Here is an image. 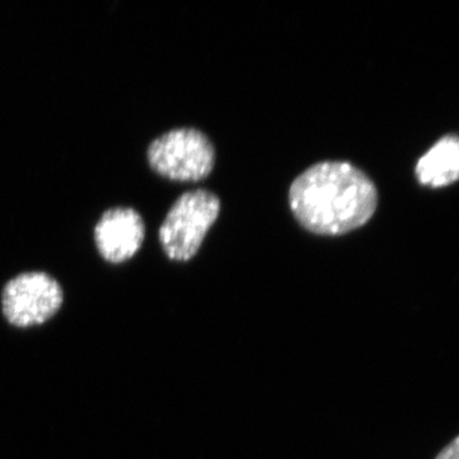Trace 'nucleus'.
<instances>
[{
    "label": "nucleus",
    "instance_id": "obj_6",
    "mask_svg": "<svg viewBox=\"0 0 459 459\" xmlns=\"http://www.w3.org/2000/svg\"><path fill=\"white\" fill-rule=\"evenodd\" d=\"M416 175L424 186H448L459 179V138L446 137L419 160Z\"/></svg>",
    "mask_w": 459,
    "mask_h": 459
},
{
    "label": "nucleus",
    "instance_id": "obj_5",
    "mask_svg": "<svg viewBox=\"0 0 459 459\" xmlns=\"http://www.w3.org/2000/svg\"><path fill=\"white\" fill-rule=\"evenodd\" d=\"M92 235L100 256L110 264H122L140 252L146 225L137 210L117 205L100 214Z\"/></svg>",
    "mask_w": 459,
    "mask_h": 459
},
{
    "label": "nucleus",
    "instance_id": "obj_3",
    "mask_svg": "<svg viewBox=\"0 0 459 459\" xmlns=\"http://www.w3.org/2000/svg\"><path fill=\"white\" fill-rule=\"evenodd\" d=\"M214 147L193 128L172 129L151 142L147 161L156 174L174 181H199L213 170Z\"/></svg>",
    "mask_w": 459,
    "mask_h": 459
},
{
    "label": "nucleus",
    "instance_id": "obj_1",
    "mask_svg": "<svg viewBox=\"0 0 459 459\" xmlns=\"http://www.w3.org/2000/svg\"><path fill=\"white\" fill-rule=\"evenodd\" d=\"M289 204L307 231L342 235L361 228L373 217L377 190L370 178L350 162L325 161L296 178Z\"/></svg>",
    "mask_w": 459,
    "mask_h": 459
},
{
    "label": "nucleus",
    "instance_id": "obj_7",
    "mask_svg": "<svg viewBox=\"0 0 459 459\" xmlns=\"http://www.w3.org/2000/svg\"><path fill=\"white\" fill-rule=\"evenodd\" d=\"M435 459H459V435L444 446Z\"/></svg>",
    "mask_w": 459,
    "mask_h": 459
},
{
    "label": "nucleus",
    "instance_id": "obj_4",
    "mask_svg": "<svg viewBox=\"0 0 459 459\" xmlns=\"http://www.w3.org/2000/svg\"><path fill=\"white\" fill-rule=\"evenodd\" d=\"M65 301L62 286L47 272L29 271L5 283L2 310L14 327L41 325L53 318Z\"/></svg>",
    "mask_w": 459,
    "mask_h": 459
},
{
    "label": "nucleus",
    "instance_id": "obj_2",
    "mask_svg": "<svg viewBox=\"0 0 459 459\" xmlns=\"http://www.w3.org/2000/svg\"><path fill=\"white\" fill-rule=\"evenodd\" d=\"M220 210L219 197L208 190H193L180 195L159 230L160 244L168 258L186 262L197 255Z\"/></svg>",
    "mask_w": 459,
    "mask_h": 459
}]
</instances>
